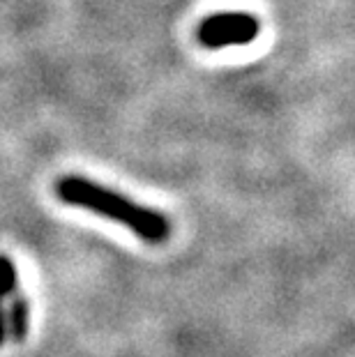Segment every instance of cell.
I'll list each match as a JSON object with an SVG mask.
<instances>
[{
    "label": "cell",
    "instance_id": "4",
    "mask_svg": "<svg viewBox=\"0 0 355 357\" xmlns=\"http://www.w3.org/2000/svg\"><path fill=\"white\" fill-rule=\"evenodd\" d=\"M0 293H3V298H14L17 293H21L19 270L12 258L5 254H0Z\"/></svg>",
    "mask_w": 355,
    "mask_h": 357
},
{
    "label": "cell",
    "instance_id": "1",
    "mask_svg": "<svg viewBox=\"0 0 355 357\" xmlns=\"http://www.w3.org/2000/svg\"><path fill=\"white\" fill-rule=\"evenodd\" d=\"M56 194L67 205L97 212L111 222L127 226L150 245H162L171 235V222L164 212L134 203L125 194L113 192L83 176H60L56 180Z\"/></svg>",
    "mask_w": 355,
    "mask_h": 357
},
{
    "label": "cell",
    "instance_id": "2",
    "mask_svg": "<svg viewBox=\"0 0 355 357\" xmlns=\"http://www.w3.org/2000/svg\"><path fill=\"white\" fill-rule=\"evenodd\" d=\"M261 33V21L252 12L224 10L213 12L196 26V40L206 49L245 47Z\"/></svg>",
    "mask_w": 355,
    "mask_h": 357
},
{
    "label": "cell",
    "instance_id": "5",
    "mask_svg": "<svg viewBox=\"0 0 355 357\" xmlns=\"http://www.w3.org/2000/svg\"><path fill=\"white\" fill-rule=\"evenodd\" d=\"M3 293H0V348H3L5 339H7V311L3 307Z\"/></svg>",
    "mask_w": 355,
    "mask_h": 357
},
{
    "label": "cell",
    "instance_id": "3",
    "mask_svg": "<svg viewBox=\"0 0 355 357\" xmlns=\"http://www.w3.org/2000/svg\"><path fill=\"white\" fill-rule=\"evenodd\" d=\"M7 311V337H12L14 344H24L30 328V309L28 300L21 293L10 298V309Z\"/></svg>",
    "mask_w": 355,
    "mask_h": 357
}]
</instances>
